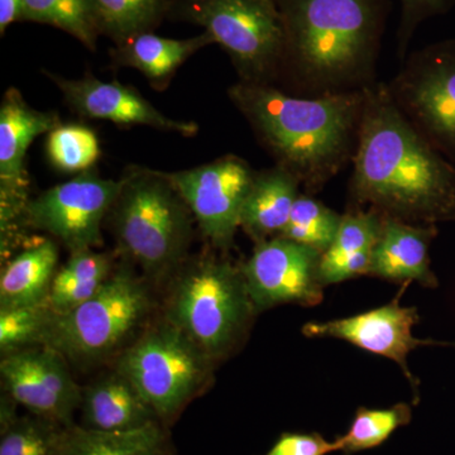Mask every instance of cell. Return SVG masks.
Here are the masks:
<instances>
[{
    "label": "cell",
    "mask_w": 455,
    "mask_h": 455,
    "mask_svg": "<svg viewBox=\"0 0 455 455\" xmlns=\"http://www.w3.org/2000/svg\"><path fill=\"white\" fill-rule=\"evenodd\" d=\"M350 196L406 223L455 220V170L401 112L385 85L364 88Z\"/></svg>",
    "instance_id": "cell-1"
},
{
    "label": "cell",
    "mask_w": 455,
    "mask_h": 455,
    "mask_svg": "<svg viewBox=\"0 0 455 455\" xmlns=\"http://www.w3.org/2000/svg\"><path fill=\"white\" fill-rule=\"evenodd\" d=\"M228 94L276 157L277 166L313 193L341 169L358 140L364 89L302 99L267 84L241 82Z\"/></svg>",
    "instance_id": "cell-2"
},
{
    "label": "cell",
    "mask_w": 455,
    "mask_h": 455,
    "mask_svg": "<svg viewBox=\"0 0 455 455\" xmlns=\"http://www.w3.org/2000/svg\"><path fill=\"white\" fill-rule=\"evenodd\" d=\"M283 60L313 89L371 85L387 0H276Z\"/></svg>",
    "instance_id": "cell-3"
},
{
    "label": "cell",
    "mask_w": 455,
    "mask_h": 455,
    "mask_svg": "<svg viewBox=\"0 0 455 455\" xmlns=\"http://www.w3.org/2000/svg\"><path fill=\"white\" fill-rule=\"evenodd\" d=\"M109 215L119 253L149 283L171 280L187 262L196 220L167 172L128 170Z\"/></svg>",
    "instance_id": "cell-4"
},
{
    "label": "cell",
    "mask_w": 455,
    "mask_h": 455,
    "mask_svg": "<svg viewBox=\"0 0 455 455\" xmlns=\"http://www.w3.org/2000/svg\"><path fill=\"white\" fill-rule=\"evenodd\" d=\"M256 315L242 266L218 254L187 260L171 278L164 317L215 363L235 355Z\"/></svg>",
    "instance_id": "cell-5"
},
{
    "label": "cell",
    "mask_w": 455,
    "mask_h": 455,
    "mask_svg": "<svg viewBox=\"0 0 455 455\" xmlns=\"http://www.w3.org/2000/svg\"><path fill=\"white\" fill-rule=\"evenodd\" d=\"M154 307L151 283L124 260L88 301L65 314L53 311L40 344L75 366H97L130 346Z\"/></svg>",
    "instance_id": "cell-6"
},
{
    "label": "cell",
    "mask_w": 455,
    "mask_h": 455,
    "mask_svg": "<svg viewBox=\"0 0 455 455\" xmlns=\"http://www.w3.org/2000/svg\"><path fill=\"white\" fill-rule=\"evenodd\" d=\"M215 362L166 317L147 325L116 361L121 371L170 427L208 388Z\"/></svg>",
    "instance_id": "cell-7"
},
{
    "label": "cell",
    "mask_w": 455,
    "mask_h": 455,
    "mask_svg": "<svg viewBox=\"0 0 455 455\" xmlns=\"http://www.w3.org/2000/svg\"><path fill=\"white\" fill-rule=\"evenodd\" d=\"M169 16L203 27L232 59L241 82L267 84L283 60V20L275 0H172Z\"/></svg>",
    "instance_id": "cell-8"
},
{
    "label": "cell",
    "mask_w": 455,
    "mask_h": 455,
    "mask_svg": "<svg viewBox=\"0 0 455 455\" xmlns=\"http://www.w3.org/2000/svg\"><path fill=\"white\" fill-rule=\"evenodd\" d=\"M121 190V180L83 172L29 200L27 226L55 236L71 253L99 247L101 226Z\"/></svg>",
    "instance_id": "cell-9"
},
{
    "label": "cell",
    "mask_w": 455,
    "mask_h": 455,
    "mask_svg": "<svg viewBox=\"0 0 455 455\" xmlns=\"http://www.w3.org/2000/svg\"><path fill=\"white\" fill-rule=\"evenodd\" d=\"M392 98L429 140L455 151V44L416 52L390 86Z\"/></svg>",
    "instance_id": "cell-10"
},
{
    "label": "cell",
    "mask_w": 455,
    "mask_h": 455,
    "mask_svg": "<svg viewBox=\"0 0 455 455\" xmlns=\"http://www.w3.org/2000/svg\"><path fill=\"white\" fill-rule=\"evenodd\" d=\"M256 175L250 164L232 155L196 169L167 173L202 235L220 251L229 250L235 242L242 209Z\"/></svg>",
    "instance_id": "cell-11"
},
{
    "label": "cell",
    "mask_w": 455,
    "mask_h": 455,
    "mask_svg": "<svg viewBox=\"0 0 455 455\" xmlns=\"http://www.w3.org/2000/svg\"><path fill=\"white\" fill-rule=\"evenodd\" d=\"M322 253L284 236L256 244L242 266L257 314L278 305L316 307L323 301L319 276Z\"/></svg>",
    "instance_id": "cell-12"
},
{
    "label": "cell",
    "mask_w": 455,
    "mask_h": 455,
    "mask_svg": "<svg viewBox=\"0 0 455 455\" xmlns=\"http://www.w3.org/2000/svg\"><path fill=\"white\" fill-rule=\"evenodd\" d=\"M0 377L4 394L18 405L60 425L75 424L83 388L77 386L64 355L37 344L2 355Z\"/></svg>",
    "instance_id": "cell-13"
},
{
    "label": "cell",
    "mask_w": 455,
    "mask_h": 455,
    "mask_svg": "<svg viewBox=\"0 0 455 455\" xmlns=\"http://www.w3.org/2000/svg\"><path fill=\"white\" fill-rule=\"evenodd\" d=\"M61 124L55 113L33 109L20 90L9 89L0 107V223L2 250L29 203L26 156L33 140Z\"/></svg>",
    "instance_id": "cell-14"
},
{
    "label": "cell",
    "mask_w": 455,
    "mask_h": 455,
    "mask_svg": "<svg viewBox=\"0 0 455 455\" xmlns=\"http://www.w3.org/2000/svg\"><path fill=\"white\" fill-rule=\"evenodd\" d=\"M410 283H403L396 298L377 309L329 322H310L301 331L307 338H335L346 340L358 348L396 362L414 390L415 403L419 401V381L410 371L407 355L424 346H451L433 339L414 337V328L420 322L416 307L401 305V298Z\"/></svg>",
    "instance_id": "cell-15"
},
{
    "label": "cell",
    "mask_w": 455,
    "mask_h": 455,
    "mask_svg": "<svg viewBox=\"0 0 455 455\" xmlns=\"http://www.w3.org/2000/svg\"><path fill=\"white\" fill-rule=\"evenodd\" d=\"M46 75L61 90L66 103L86 118L101 119L125 127L145 125L184 137L196 136L199 132L196 123L169 118L131 86L118 82H101L89 75L82 79Z\"/></svg>",
    "instance_id": "cell-16"
},
{
    "label": "cell",
    "mask_w": 455,
    "mask_h": 455,
    "mask_svg": "<svg viewBox=\"0 0 455 455\" xmlns=\"http://www.w3.org/2000/svg\"><path fill=\"white\" fill-rule=\"evenodd\" d=\"M436 233L435 226H419L383 215L368 276L435 289L439 281L430 268L429 247Z\"/></svg>",
    "instance_id": "cell-17"
},
{
    "label": "cell",
    "mask_w": 455,
    "mask_h": 455,
    "mask_svg": "<svg viewBox=\"0 0 455 455\" xmlns=\"http://www.w3.org/2000/svg\"><path fill=\"white\" fill-rule=\"evenodd\" d=\"M82 427L130 431L161 423L154 407L121 371L114 370L83 388Z\"/></svg>",
    "instance_id": "cell-18"
},
{
    "label": "cell",
    "mask_w": 455,
    "mask_h": 455,
    "mask_svg": "<svg viewBox=\"0 0 455 455\" xmlns=\"http://www.w3.org/2000/svg\"><path fill=\"white\" fill-rule=\"evenodd\" d=\"M382 220L381 212L373 209L353 208L341 215L333 243L320 259L319 276L323 286L368 275Z\"/></svg>",
    "instance_id": "cell-19"
},
{
    "label": "cell",
    "mask_w": 455,
    "mask_h": 455,
    "mask_svg": "<svg viewBox=\"0 0 455 455\" xmlns=\"http://www.w3.org/2000/svg\"><path fill=\"white\" fill-rule=\"evenodd\" d=\"M299 180L283 167L257 173L241 215V228L254 243L281 235L298 199Z\"/></svg>",
    "instance_id": "cell-20"
},
{
    "label": "cell",
    "mask_w": 455,
    "mask_h": 455,
    "mask_svg": "<svg viewBox=\"0 0 455 455\" xmlns=\"http://www.w3.org/2000/svg\"><path fill=\"white\" fill-rule=\"evenodd\" d=\"M53 455H176L163 423L130 431H99L82 425L64 427Z\"/></svg>",
    "instance_id": "cell-21"
},
{
    "label": "cell",
    "mask_w": 455,
    "mask_h": 455,
    "mask_svg": "<svg viewBox=\"0 0 455 455\" xmlns=\"http://www.w3.org/2000/svg\"><path fill=\"white\" fill-rule=\"evenodd\" d=\"M59 251L49 239L17 254L0 277V310L44 304L56 275Z\"/></svg>",
    "instance_id": "cell-22"
},
{
    "label": "cell",
    "mask_w": 455,
    "mask_h": 455,
    "mask_svg": "<svg viewBox=\"0 0 455 455\" xmlns=\"http://www.w3.org/2000/svg\"><path fill=\"white\" fill-rule=\"evenodd\" d=\"M209 44L212 41L205 32L187 40L145 32L116 44L113 60L118 65L137 68L157 88L166 85L188 57Z\"/></svg>",
    "instance_id": "cell-23"
},
{
    "label": "cell",
    "mask_w": 455,
    "mask_h": 455,
    "mask_svg": "<svg viewBox=\"0 0 455 455\" xmlns=\"http://www.w3.org/2000/svg\"><path fill=\"white\" fill-rule=\"evenodd\" d=\"M113 269L110 254L92 250L71 253L68 262L56 272L47 305L56 314L74 310L103 287Z\"/></svg>",
    "instance_id": "cell-24"
},
{
    "label": "cell",
    "mask_w": 455,
    "mask_h": 455,
    "mask_svg": "<svg viewBox=\"0 0 455 455\" xmlns=\"http://www.w3.org/2000/svg\"><path fill=\"white\" fill-rule=\"evenodd\" d=\"M7 394L0 401V455H53L64 425L49 419L17 414Z\"/></svg>",
    "instance_id": "cell-25"
},
{
    "label": "cell",
    "mask_w": 455,
    "mask_h": 455,
    "mask_svg": "<svg viewBox=\"0 0 455 455\" xmlns=\"http://www.w3.org/2000/svg\"><path fill=\"white\" fill-rule=\"evenodd\" d=\"M20 20L56 27L92 51L101 35L94 0H22Z\"/></svg>",
    "instance_id": "cell-26"
},
{
    "label": "cell",
    "mask_w": 455,
    "mask_h": 455,
    "mask_svg": "<svg viewBox=\"0 0 455 455\" xmlns=\"http://www.w3.org/2000/svg\"><path fill=\"white\" fill-rule=\"evenodd\" d=\"M101 33L116 44L151 32L169 12V0H94Z\"/></svg>",
    "instance_id": "cell-27"
},
{
    "label": "cell",
    "mask_w": 455,
    "mask_h": 455,
    "mask_svg": "<svg viewBox=\"0 0 455 455\" xmlns=\"http://www.w3.org/2000/svg\"><path fill=\"white\" fill-rule=\"evenodd\" d=\"M412 420V407L400 403L387 409L358 407L348 430L338 436L339 451L346 455L359 453L381 447L395 431L406 427Z\"/></svg>",
    "instance_id": "cell-28"
},
{
    "label": "cell",
    "mask_w": 455,
    "mask_h": 455,
    "mask_svg": "<svg viewBox=\"0 0 455 455\" xmlns=\"http://www.w3.org/2000/svg\"><path fill=\"white\" fill-rule=\"evenodd\" d=\"M341 215L310 196H299L281 236L325 253L339 229Z\"/></svg>",
    "instance_id": "cell-29"
},
{
    "label": "cell",
    "mask_w": 455,
    "mask_h": 455,
    "mask_svg": "<svg viewBox=\"0 0 455 455\" xmlns=\"http://www.w3.org/2000/svg\"><path fill=\"white\" fill-rule=\"evenodd\" d=\"M47 157L57 170L86 172L100 156L97 134L79 124H60L51 131L46 143Z\"/></svg>",
    "instance_id": "cell-30"
},
{
    "label": "cell",
    "mask_w": 455,
    "mask_h": 455,
    "mask_svg": "<svg viewBox=\"0 0 455 455\" xmlns=\"http://www.w3.org/2000/svg\"><path fill=\"white\" fill-rule=\"evenodd\" d=\"M52 313L47 301L32 307L0 310L2 355L40 344L41 335Z\"/></svg>",
    "instance_id": "cell-31"
},
{
    "label": "cell",
    "mask_w": 455,
    "mask_h": 455,
    "mask_svg": "<svg viewBox=\"0 0 455 455\" xmlns=\"http://www.w3.org/2000/svg\"><path fill=\"white\" fill-rule=\"evenodd\" d=\"M339 451L337 440L329 442L319 433H283L262 455H328Z\"/></svg>",
    "instance_id": "cell-32"
},
{
    "label": "cell",
    "mask_w": 455,
    "mask_h": 455,
    "mask_svg": "<svg viewBox=\"0 0 455 455\" xmlns=\"http://www.w3.org/2000/svg\"><path fill=\"white\" fill-rule=\"evenodd\" d=\"M455 0H401L403 14L398 29V51L403 55L416 27L424 20L447 11Z\"/></svg>",
    "instance_id": "cell-33"
},
{
    "label": "cell",
    "mask_w": 455,
    "mask_h": 455,
    "mask_svg": "<svg viewBox=\"0 0 455 455\" xmlns=\"http://www.w3.org/2000/svg\"><path fill=\"white\" fill-rule=\"evenodd\" d=\"M22 0H0V32H5L14 20H20Z\"/></svg>",
    "instance_id": "cell-34"
},
{
    "label": "cell",
    "mask_w": 455,
    "mask_h": 455,
    "mask_svg": "<svg viewBox=\"0 0 455 455\" xmlns=\"http://www.w3.org/2000/svg\"><path fill=\"white\" fill-rule=\"evenodd\" d=\"M275 2H276V0H275Z\"/></svg>",
    "instance_id": "cell-35"
}]
</instances>
